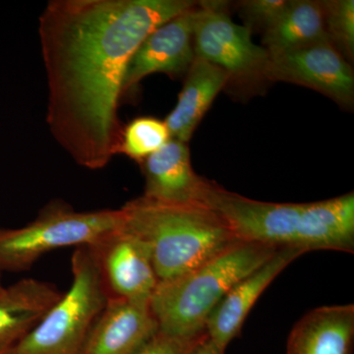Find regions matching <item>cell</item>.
Here are the masks:
<instances>
[{
    "label": "cell",
    "instance_id": "cell-14",
    "mask_svg": "<svg viewBox=\"0 0 354 354\" xmlns=\"http://www.w3.org/2000/svg\"><path fill=\"white\" fill-rule=\"evenodd\" d=\"M353 335L354 305L320 307L295 324L286 354H351Z\"/></svg>",
    "mask_w": 354,
    "mask_h": 354
},
{
    "label": "cell",
    "instance_id": "cell-16",
    "mask_svg": "<svg viewBox=\"0 0 354 354\" xmlns=\"http://www.w3.org/2000/svg\"><path fill=\"white\" fill-rule=\"evenodd\" d=\"M230 83L225 70L195 58L174 109L165 118L171 138L187 143L216 95Z\"/></svg>",
    "mask_w": 354,
    "mask_h": 354
},
{
    "label": "cell",
    "instance_id": "cell-12",
    "mask_svg": "<svg viewBox=\"0 0 354 354\" xmlns=\"http://www.w3.org/2000/svg\"><path fill=\"white\" fill-rule=\"evenodd\" d=\"M304 253L302 249L293 247L279 248L271 259L235 283L207 320L205 330L209 339L227 348L228 344L241 334L246 317L266 288Z\"/></svg>",
    "mask_w": 354,
    "mask_h": 354
},
{
    "label": "cell",
    "instance_id": "cell-1",
    "mask_svg": "<svg viewBox=\"0 0 354 354\" xmlns=\"http://www.w3.org/2000/svg\"><path fill=\"white\" fill-rule=\"evenodd\" d=\"M190 0H51L39 18L48 85L46 120L80 167L104 169L120 151L118 108L135 51Z\"/></svg>",
    "mask_w": 354,
    "mask_h": 354
},
{
    "label": "cell",
    "instance_id": "cell-22",
    "mask_svg": "<svg viewBox=\"0 0 354 354\" xmlns=\"http://www.w3.org/2000/svg\"><path fill=\"white\" fill-rule=\"evenodd\" d=\"M187 354H225V349L212 341L209 335H206L193 346Z\"/></svg>",
    "mask_w": 354,
    "mask_h": 354
},
{
    "label": "cell",
    "instance_id": "cell-10",
    "mask_svg": "<svg viewBox=\"0 0 354 354\" xmlns=\"http://www.w3.org/2000/svg\"><path fill=\"white\" fill-rule=\"evenodd\" d=\"M198 3L189 10L158 26L147 36L128 64L122 97L133 92L153 73L180 76L187 73L196 55L193 43Z\"/></svg>",
    "mask_w": 354,
    "mask_h": 354
},
{
    "label": "cell",
    "instance_id": "cell-21",
    "mask_svg": "<svg viewBox=\"0 0 354 354\" xmlns=\"http://www.w3.org/2000/svg\"><path fill=\"white\" fill-rule=\"evenodd\" d=\"M206 332L191 339L171 337L158 332L137 354H187Z\"/></svg>",
    "mask_w": 354,
    "mask_h": 354
},
{
    "label": "cell",
    "instance_id": "cell-5",
    "mask_svg": "<svg viewBox=\"0 0 354 354\" xmlns=\"http://www.w3.org/2000/svg\"><path fill=\"white\" fill-rule=\"evenodd\" d=\"M124 223L122 209L78 212L66 202L51 201L31 223L0 227V272L29 270L50 251L90 246Z\"/></svg>",
    "mask_w": 354,
    "mask_h": 354
},
{
    "label": "cell",
    "instance_id": "cell-19",
    "mask_svg": "<svg viewBox=\"0 0 354 354\" xmlns=\"http://www.w3.org/2000/svg\"><path fill=\"white\" fill-rule=\"evenodd\" d=\"M326 31L330 43L349 62L354 55V1H324Z\"/></svg>",
    "mask_w": 354,
    "mask_h": 354
},
{
    "label": "cell",
    "instance_id": "cell-18",
    "mask_svg": "<svg viewBox=\"0 0 354 354\" xmlns=\"http://www.w3.org/2000/svg\"><path fill=\"white\" fill-rule=\"evenodd\" d=\"M171 139L165 120L151 116L135 118L123 127L118 153H123L141 164Z\"/></svg>",
    "mask_w": 354,
    "mask_h": 354
},
{
    "label": "cell",
    "instance_id": "cell-7",
    "mask_svg": "<svg viewBox=\"0 0 354 354\" xmlns=\"http://www.w3.org/2000/svg\"><path fill=\"white\" fill-rule=\"evenodd\" d=\"M218 1L198 3L193 43L196 57L227 72L232 80L263 79L270 53L254 44L251 30L236 24Z\"/></svg>",
    "mask_w": 354,
    "mask_h": 354
},
{
    "label": "cell",
    "instance_id": "cell-20",
    "mask_svg": "<svg viewBox=\"0 0 354 354\" xmlns=\"http://www.w3.org/2000/svg\"><path fill=\"white\" fill-rule=\"evenodd\" d=\"M291 0H247L242 1L241 11L249 29L266 30L271 27L290 6Z\"/></svg>",
    "mask_w": 354,
    "mask_h": 354
},
{
    "label": "cell",
    "instance_id": "cell-11",
    "mask_svg": "<svg viewBox=\"0 0 354 354\" xmlns=\"http://www.w3.org/2000/svg\"><path fill=\"white\" fill-rule=\"evenodd\" d=\"M158 333L150 302L109 298L81 354H137Z\"/></svg>",
    "mask_w": 354,
    "mask_h": 354
},
{
    "label": "cell",
    "instance_id": "cell-8",
    "mask_svg": "<svg viewBox=\"0 0 354 354\" xmlns=\"http://www.w3.org/2000/svg\"><path fill=\"white\" fill-rule=\"evenodd\" d=\"M266 80L297 84L321 93L342 108L353 106V67L330 41L270 55Z\"/></svg>",
    "mask_w": 354,
    "mask_h": 354
},
{
    "label": "cell",
    "instance_id": "cell-23",
    "mask_svg": "<svg viewBox=\"0 0 354 354\" xmlns=\"http://www.w3.org/2000/svg\"><path fill=\"white\" fill-rule=\"evenodd\" d=\"M1 274L2 272H0V292H1V291L4 290V288H6V286H3V283H2Z\"/></svg>",
    "mask_w": 354,
    "mask_h": 354
},
{
    "label": "cell",
    "instance_id": "cell-6",
    "mask_svg": "<svg viewBox=\"0 0 354 354\" xmlns=\"http://www.w3.org/2000/svg\"><path fill=\"white\" fill-rule=\"evenodd\" d=\"M227 223L241 241L307 252L312 204L257 201L212 183L204 201Z\"/></svg>",
    "mask_w": 354,
    "mask_h": 354
},
{
    "label": "cell",
    "instance_id": "cell-4",
    "mask_svg": "<svg viewBox=\"0 0 354 354\" xmlns=\"http://www.w3.org/2000/svg\"><path fill=\"white\" fill-rule=\"evenodd\" d=\"M71 271L69 290L8 354H81L109 297L90 246L76 247Z\"/></svg>",
    "mask_w": 354,
    "mask_h": 354
},
{
    "label": "cell",
    "instance_id": "cell-24",
    "mask_svg": "<svg viewBox=\"0 0 354 354\" xmlns=\"http://www.w3.org/2000/svg\"><path fill=\"white\" fill-rule=\"evenodd\" d=\"M8 349H0V354H8Z\"/></svg>",
    "mask_w": 354,
    "mask_h": 354
},
{
    "label": "cell",
    "instance_id": "cell-13",
    "mask_svg": "<svg viewBox=\"0 0 354 354\" xmlns=\"http://www.w3.org/2000/svg\"><path fill=\"white\" fill-rule=\"evenodd\" d=\"M139 165L145 177L142 196L167 204L204 205L212 181L193 169L187 143L171 139Z\"/></svg>",
    "mask_w": 354,
    "mask_h": 354
},
{
    "label": "cell",
    "instance_id": "cell-2",
    "mask_svg": "<svg viewBox=\"0 0 354 354\" xmlns=\"http://www.w3.org/2000/svg\"><path fill=\"white\" fill-rule=\"evenodd\" d=\"M121 209L123 228L148 247L160 281L185 274L241 241L205 205L167 204L141 196Z\"/></svg>",
    "mask_w": 354,
    "mask_h": 354
},
{
    "label": "cell",
    "instance_id": "cell-17",
    "mask_svg": "<svg viewBox=\"0 0 354 354\" xmlns=\"http://www.w3.org/2000/svg\"><path fill=\"white\" fill-rule=\"evenodd\" d=\"M322 41H330L324 1L291 0L283 15L264 32L262 46L270 55H278Z\"/></svg>",
    "mask_w": 354,
    "mask_h": 354
},
{
    "label": "cell",
    "instance_id": "cell-15",
    "mask_svg": "<svg viewBox=\"0 0 354 354\" xmlns=\"http://www.w3.org/2000/svg\"><path fill=\"white\" fill-rule=\"evenodd\" d=\"M62 293L48 283L23 279L0 292V349L21 341L46 315Z\"/></svg>",
    "mask_w": 354,
    "mask_h": 354
},
{
    "label": "cell",
    "instance_id": "cell-3",
    "mask_svg": "<svg viewBox=\"0 0 354 354\" xmlns=\"http://www.w3.org/2000/svg\"><path fill=\"white\" fill-rule=\"evenodd\" d=\"M279 249L239 241L185 274L158 281L150 300L158 332L183 339L206 332L209 316L228 290Z\"/></svg>",
    "mask_w": 354,
    "mask_h": 354
},
{
    "label": "cell",
    "instance_id": "cell-9",
    "mask_svg": "<svg viewBox=\"0 0 354 354\" xmlns=\"http://www.w3.org/2000/svg\"><path fill=\"white\" fill-rule=\"evenodd\" d=\"M90 248L109 298L150 302L160 279L143 241L122 225Z\"/></svg>",
    "mask_w": 354,
    "mask_h": 354
}]
</instances>
